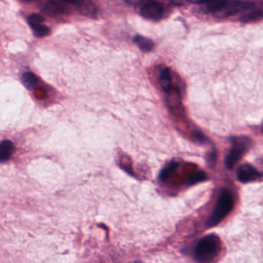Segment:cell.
I'll return each mask as SVG.
<instances>
[{"label": "cell", "instance_id": "11", "mask_svg": "<svg viewBox=\"0 0 263 263\" xmlns=\"http://www.w3.org/2000/svg\"><path fill=\"white\" fill-rule=\"evenodd\" d=\"M134 42L143 52H150L153 50L154 42L148 38L144 37L141 35H137L134 37Z\"/></svg>", "mask_w": 263, "mask_h": 263}, {"label": "cell", "instance_id": "1", "mask_svg": "<svg viewBox=\"0 0 263 263\" xmlns=\"http://www.w3.org/2000/svg\"><path fill=\"white\" fill-rule=\"evenodd\" d=\"M233 206L234 200L232 194L228 190H223L217 201L212 216L209 218L208 226H215L221 223L230 213Z\"/></svg>", "mask_w": 263, "mask_h": 263}, {"label": "cell", "instance_id": "15", "mask_svg": "<svg viewBox=\"0 0 263 263\" xmlns=\"http://www.w3.org/2000/svg\"><path fill=\"white\" fill-rule=\"evenodd\" d=\"M23 83L27 87L32 88L36 86L37 83V78L36 76L31 72H27L23 75Z\"/></svg>", "mask_w": 263, "mask_h": 263}, {"label": "cell", "instance_id": "18", "mask_svg": "<svg viewBox=\"0 0 263 263\" xmlns=\"http://www.w3.org/2000/svg\"><path fill=\"white\" fill-rule=\"evenodd\" d=\"M21 1L25 3H33L36 2V1H38V0H21Z\"/></svg>", "mask_w": 263, "mask_h": 263}, {"label": "cell", "instance_id": "13", "mask_svg": "<svg viewBox=\"0 0 263 263\" xmlns=\"http://www.w3.org/2000/svg\"><path fill=\"white\" fill-rule=\"evenodd\" d=\"M227 1L228 0H208L205 4H206L207 9L210 12L215 13L226 5Z\"/></svg>", "mask_w": 263, "mask_h": 263}, {"label": "cell", "instance_id": "4", "mask_svg": "<svg viewBox=\"0 0 263 263\" xmlns=\"http://www.w3.org/2000/svg\"><path fill=\"white\" fill-rule=\"evenodd\" d=\"M233 146L231 148L229 155L226 157V165L229 169H232L237 162L241 159L245 151L247 149V141L244 138H237L232 140Z\"/></svg>", "mask_w": 263, "mask_h": 263}, {"label": "cell", "instance_id": "6", "mask_svg": "<svg viewBox=\"0 0 263 263\" xmlns=\"http://www.w3.org/2000/svg\"><path fill=\"white\" fill-rule=\"evenodd\" d=\"M30 28L37 37H45L50 33V29L44 24V19L39 14H31L27 19Z\"/></svg>", "mask_w": 263, "mask_h": 263}, {"label": "cell", "instance_id": "16", "mask_svg": "<svg viewBox=\"0 0 263 263\" xmlns=\"http://www.w3.org/2000/svg\"><path fill=\"white\" fill-rule=\"evenodd\" d=\"M67 2L69 3L71 5H77L79 6L82 3L84 2L85 0H65Z\"/></svg>", "mask_w": 263, "mask_h": 263}, {"label": "cell", "instance_id": "5", "mask_svg": "<svg viewBox=\"0 0 263 263\" xmlns=\"http://www.w3.org/2000/svg\"><path fill=\"white\" fill-rule=\"evenodd\" d=\"M140 12L145 19L159 20L163 16V6L154 0H146L141 6Z\"/></svg>", "mask_w": 263, "mask_h": 263}, {"label": "cell", "instance_id": "7", "mask_svg": "<svg viewBox=\"0 0 263 263\" xmlns=\"http://www.w3.org/2000/svg\"><path fill=\"white\" fill-rule=\"evenodd\" d=\"M69 4L65 0H48L44 7V12L49 16H59L68 12Z\"/></svg>", "mask_w": 263, "mask_h": 263}, {"label": "cell", "instance_id": "3", "mask_svg": "<svg viewBox=\"0 0 263 263\" xmlns=\"http://www.w3.org/2000/svg\"><path fill=\"white\" fill-rule=\"evenodd\" d=\"M254 5L255 4L251 1H240V0L227 1L226 5L214 14L218 18H227L246 10H252L254 8Z\"/></svg>", "mask_w": 263, "mask_h": 263}, {"label": "cell", "instance_id": "17", "mask_svg": "<svg viewBox=\"0 0 263 263\" xmlns=\"http://www.w3.org/2000/svg\"><path fill=\"white\" fill-rule=\"evenodd\" d=\"M188 1L192 4H201V3H206L208 0H188Z\"/></svg>", "mask_w": 263, "mask_h": 263}, {"label": "cell", "instance_id": "9", "mask_svg": "<svg viewBox=\"0 0 263 263\" xmlns=\"http://www.w3.org/2000/svg\"><path fill=\"white\" fill-rule=\"evenodd\" d=\"M159 83L165 93L169 92L174 87L172 84L171 71L168 68L162 70L160 77H159Z\"/></svg>", "mask_w": 263, "mask_h": 263}, {"label": "cell", "instance_id": "14", "mask_svg": "<svg viewBox=\"0 0 263 263\" xmlns=\"http://www.w3.org/2000/svg\"><path fill=\"white\" fill-rule=\"evenodd\" d=\"M262 13L261 11L252 10L250 13L243 15L241 17V20L245 23L252 22V21L258 20L262 17Z\"/></svg>", "mask_w": 263, "mask_h": 263}, {"label": "cell", "instance_id": "8", "mask_svg": "<svg viewBox=\"0 0 263 263\" xmlns=\"http://www.w3.org/2000/svg\"><path fill=\"white\" fill-rule=\"evenodd\" d=\"M260 178H261V173L258 172L250 165H242L238 168V173H237V179L243 183L253 182V181L258 180Z\"/></svg>", "mask_w": 263, "mask_h": 263}, {"label": "cell", "instance_id": "2", "mask_svg": "<svg viewBox=\"0 0 263 263\" xmlns=\"http://www.w3.org/2000/svg\"><path fill=\"white\" fill-rule=\"evenodd\" d=\"M220 238L215 235H208L202 238L196 246L194 257L198 261H208L212 260L220 249Z\"/></svg>", "mask_w": 263, "mask_h": 263}, {"label": "cell", "instance_id": "12", "mask_svg": "<svg viewBox=\"0 0 263 263\" xmlns=\"http://www.w3.org/2000/svg\"><path fill=\"white\" fill-rule=\"evenodd\" d=\"M178 166H179V163L177 162H171L168 166L165 167L162 172L160 174V179L162 182H165L168 180L173 174H174L176 170L177 169Z\"/></svg>", "mask_w": 263, "mask_h": 263}, {"label": "cell", "instance_id": "10", "mask_svg": "<svg viewBox=\"0 0 263 263\" xmlns=\"http://www.w3.org/2000/svg\"><path fill=\"white\" fill-rule=\"evenodd\" d=\"M14 150V145L12 141L9 140H4L0 145V159L1 162H7Z\"/></svg>", "mask_w": 263, "mask_h": 263}]
</instances>
